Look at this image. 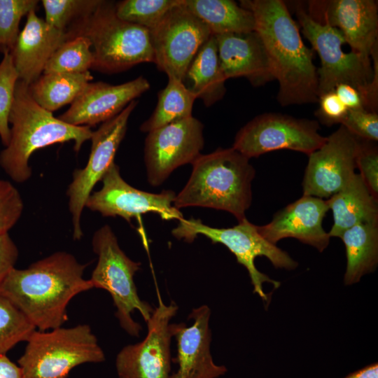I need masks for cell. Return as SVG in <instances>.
I'll return each mask as SVG.
<instances>
[{"mask_svg": "<svg viewBox=\"0 0 378 378\" xmlns=\"http://www.w3.org/2000/svg\"><path fill=\"white\" fill-rule=\"evenodd\" d=\"M357 138L370 142L378 140V113L366 109L349 110L342 122Z\"/></svg>", "mask_w": 378, "mask_h": 378, "instance_id": "d590c367", "label": "cell"}, {"mask_svg": "<svg viewBox=\"0 0 378 378\" xmlns=\"http://www.w3.org/2000/svg\"><path fill=\"white\" fill-rule=\"evenodd\" d=\"M104 360V352L90 326L79 324L36 330L18 363L24 378H66L78 365Z\"/></svg>", "mask_w": 378, "mask_h": 378, "instance_id": "52a82bcc", "label": "cell"}, {"mask_svg": "<svg viewBox=\"0 0 378 378\" xmlns=\"http://www.w3.org/2000/svg\"><path fill=\"white\" fill-rule=\"evenodd\" d=\"M215 38L226 79L244 77L254 87L274 80L264 45L255 31L216 35Z\"/></svg>", "mask_w": 378, "mask_h": 378, "instance_id": "44dd1931", "label": "cell"}, {"mask_svg": "<svg viewBox=\"0 0 378 378\" xmlns=\"http://www.w3.org/2000/svg\"><path fill=\"white\" fill-rule=\"evenodd\" d=\"M83 36L93 47L92 69L108 74L127 70L141 63H154L149 30L117 17L115 3L100 1L94 13L69 34Z\"/></svg>", "mask_w": 378, "mask_h": 378, "instance_id": "8992f818", "label": "cell"}, {"mask_svg": "<svg viewBox=\"0 0 378 378\" xmlns=\"http://www.w3.org/2000/svg\"><path fill=\"white\" fill-rule=\"evenodd\" d=\"M204 125L191 116L148 133L144 162L150 185L162 184L178 167L191 164L201 155Z\"/></svg>", "mask_w": 378, "mask_h": 378, "instance_id": "4fadbf2b", "label": "cell"}, {"mask_svg": "<svg viewBox=\"0 0 378 378\" xmlns=\"http://www.w3.org/2000/svg\"><path fill=\"white\" fill-rule=\"evenodd\" d=\"M361 139L340 125L317 150L308 155L302 180L303 195L329 198L355 175Z\"/></svg>", "mask_w": 378, "mask_h": 378, "instance_id": "9a60e30c", "label": "cell"}, {"mask_svg": "<svg viewBox=\"0 0 378 378\" xmlns=\"http://www.w3.org/2000/svg\"><path fill=\"white\" fill-rule=\"evenodd\" d=\"M150 87L148 80L141 76L120 85L89 83L58 118L75 126L90 127L103 123L119 114Z\"/></svg>", "mask_w": 378, "mask_h": 378, "instance_id": "ac0fdd59", "label": "cell"}, {"mask_svg": "<svg viewBox=\"0 0 378 378\" xmlns=\"http://www.w3.org/2000/svg\"><path fill=\"white\" fill-rule=\"evenodd\" d=\"M90 47V41L83 36L66 41L48 59L43 74L88 71L93 63Z\"/></svg>", "mask_w": 378, "mask_h": 378, "instance_id": "f1b7e54d", "label": "cell"}, {"mask_svg": "<svg viewBox=\"0 0 378 378\" xmlns=\"http://www.w3.org/2000/svg\"><path fill=\"white\" fill-rule=\"evenodd\" d=\"M346 257L344 284L358 282L375 270L378 263V223H360L346 230L340 237Z\"/></svg>", "mask_w": 378, "mask_h": 378, "instance_id": "d4e9b609", "label": "cell"}, {"mask_svg": "<svg viewBox=\"0 0 378 378\" xmlns=\"http://www.w3.org/2000/svg\"><path fill=\"white\" fill-rule=\"evenodd\" d=\"M370 141L361 140L356 158V168L375 199H378V151Z\"/></svg>", "mask_w": 378, "mask_h": 378, "instance_id": "8d00e7d4", "label": "cell"}, {"mask_svg": "<svg viewBox=\"0 0 378 378\" xmlns=\"http://www.w3.org/2000/svg\"><path fill=\"white\" fill-rule=\"evenodd\" d=\"M329 210L327 200L303 195L277 211L267 224L258 226L259 233L269 242L275 244L284 238H295L323 251L330 237L322 223Z\"/></svg>", "mask_w": 378, "mask_h": 378, "instance_id": "d6986e66", "label": "cell"}, {"mask_svg": "<svg viewBox=\"0 0 378 378\" xmlns=\"http://www.w3.org/2000/svg\"><path fill=\"white\" fill-rule=\"evenodd\" d=\"M249 160L232 147L201 154L192 163L187 183L176 195L174 207H207L227 211L239 222L246 219L255 175Z\"/></svg>", "mask_w": 378, "mask_h": 378, "instance_id": "3957f363", "label": "cell"}, {"mask_svg": "<svg viewBox=\"0 0 378 378\" xmlns=\"http://www.w3.org/2000/svg\"><path fill=\"white\" fill-rule=\"evenodd\" d=\"M226 80L220 68L216 38L211 35L199 49L182 81L209 107L224 97Z\"/></svg>", "mask_w": 378, "mask_h": 378, "instance_id": "cb8c5ba5", "label": "cell"}, {"mask_svg": "<svg viewBox=\"0 0 378 378\" xmlns=\"http://www.w3.org/2000/svg\"><path fill=\"white\" fill-rule=\"evenodd\" d=\"M8 121L10 138L0 153V166L12 180L20 183L31 176L29 160L34 151L69 141L74 142V150L78 151L92 134L89 127L72 125L55 118L33 99L29 85L19 79Z\"/></svg>", "mask_w": 378, "mask_h": 378, "instance_id": "277c9868", "label": "cell"}, {"mask_svg": "<svg viewBox=\"0 0 378 378\" xmlns=\"http://www.w3.org/2000/svg\"><path fill=\"white\" fill-rule=\"evenodd\" d=\"M334 91L348 110L366 109L365 99L355 87L346 83H340L336 86Z\"/></svg>", "mask_w": 378, "mask_h": 378, "instance_id": "ab89813d", "label": "cell"}, {"mask_svg": "<svg viewBox=\"0 0 378 378\" xmlns=\"http://www.w3.org/2000/svg\"><path fill=\"white\" fill-rule=\"evenodd\" d=\"M196 97L183 81L168 78L166 86L159 91L157 105L150 116L140 126L143 132H150L170 123L192 116Z\"/></svg>", "mask_w": 378, "mask_h": 378, "instance_id": "83f0119b", "label": "cell"}, {"mask_svg": "<svg viewBox=\"0 0 378 378\" xmlns=\"http://www.w3.org/2000/svg\"><path fill=\"white\" fill-rule=\"evenodd\" d=\"M23 208L18 189L10 181L0 178V234L8 233L20 218Z\"/></svg>", "mask_w": 378, "mask_h": 378, "instance_id": "e575fe53", "label": "cell"}, {"mask_svg": "<svg viewBox=\"0 0 378 378\" xmlns=\"http://www.w3.org/2000/svg\"><path fill=\"white\" fill-rule=\"evenodd\" d=\"M138 102H131L119 114L102 123L96 131H92V146L85 167L76 169L69 184L66 195L69 209L72 217L73 237L79 240L83 237L81 216L89 196L96 183L114 162L115 155L124 139L129 118Z\"/></svg>", "mask_w": 378, "mask_h": 378, "instance_id": "7c38bea8", "label": "cell"}, {"mask_svg": "<svg viewBox=\"0 0 378 378\" xmlns=\"http://www.w3.org/2000/svg\"><path fill=\"white\" fill-rule=\"evenodd\" d=\"M210 316L211 310L204 304L192 310L189 318L193 323L189 327L172 323L173 336L177 341L178 369L169 378H218L227 372L225 366L214 362L211 354Z\"/></svg>", "mask_w": 378, "mask_h": 378, "instance_id": "ffe728a7", "label": "cell"}, {"mask_svg": "<svg viewBox=\"0 0 378 378\" xmlns=\"http://www.w3.org/2000/svg\"><path fill=\"white\" fill-rule=\"evenodd\" d=\"M305 10L315 22L338 29L351 52L371 59L378 47V3L375 0H311Z\"/></svg>", "mask_w": 378, "mask_h": 378, "instance_id": "e0dca14e", "label": "cell"}, {"mask_svg": "<svg viewBox=\"0 0 378 378\" xmlns=\"http://www.w3.org/2000/svg\"><path fill=\"white\" fill-rule=\"evenodd\" d=\"M34 326L7 298L0 295V356L21 342H27Z\"/></svg>", "mask_w": 378, "mask_h": 378, "instance_id": "1f68e13d", "label": "cell"}, {"mask_svg": "<svg viewBox=\"0 0 378 378\" xmlns=\"http://www.w3.org/2000/svg\"><path fill=\"white\" fill-rule=\"evenodd\" d=\"M184 2L206 24L212 35L255 31L253 13L232 0H184Z\"/></svg>", "mask_w": 378, "mask_h": 378, "instance_id": "484cf974", "label": "cell"}, {"mask_svg": "<svg viewBox=\"0 0 378 378\" xmlns=\"http://www.w3.org/2000/svg\"><path fill=\"white\" fill-rule=\"evenodd\" d=\"M177 310L174 302L166 305L159 297L158 305L146 322L148 332L144 340L124 346L116 356L119 378H169L173 336L170 321Z\"/></svg>", "mask_w": 378, "mask_h": 378, "instance_id": "5bb4252c", "label": "cell"}, {"mask_svg": "<svg viewBox=\"0 0 378 378\" xmlns=\"http://www.w3.org/2000/svg\"><path fill=\"white\" fill-rule=\"evenodd\" d=\"M149 33L154 64L168 78L181 80L199 49L212 35L184 0L170 9Z\"/></svg>", "mask_w": 378, "mask_h": 378, "instance_id": "8fae6325", "label": "cell"}, {"mask_svg": "<svg viewBox=\"0 0 378 378\" xmlns=\"http://www.w3.org/2000/svg\"><path fill=\"white\" fill-rule=\"evenodd\" d=\"M333 216L329 236L340 237L347 229L360 223H378L377 200L362 177L355 174L347 185L327 200Z\"/></svg>", "mask_w": 378, "mask_h": 378, "instance_id": "603a6c76", "label": "cell"}, {"mask_svg": "<svg viewBox=\"0 0 378 378\" xmlns=\"http://www.w3.org/2000/svg\"><path fill=\"white\" fill-rule=\"evenodd\" d=\"M249 10L279 83L276 99L283 106L318 102L314 52L303 42L299 27L281 0H241Z\"/></svg>", "mask_w": 378, "mask_h": 378, "instance_id": "7a4b0ae2", "label": "cell"}, {"mask_svg": "<svg viewBox=\"0 0 378 378\" xmlns=\"http://www.w3.org/2000/svg\"><path fill=\"white\" fill-rule=\"evenodd\" d=\"M27 15L26 24L10 54L19 80L30 85L41 76L48 59L69 40V36L38 17L36 9Z\"/></svg>", "mask_w": 378, "mask_h": 378, "instance_id": "7402d4cb", "label": "cell"}, {"mask_svg": "<svg viewBox=\"0 0 378 378\" xmlns=\"http://www.w3.org/2000/svg\"><path fill=\"white\" fill-rule=\"evenodd\" d=\"M102 187L91 193L85 207L101 214L104 217L119 216L130 223L133 218L146 213L158 214L163 220L183 218V214L174 206L176 193L163 190L151 193L136 189L121 176L115 162L102 179Z\"/></svg>", "mask_w": 378, "mask_h": 378, "instance_id": "2e32d148", "label": "cell"}, {"mask_svg": "<svg viewBox=\"0 0 378 378\" xmlns=\"http://www.w3.org/2000/svg\"><path fill=\"white\" fill-rule=\"evenodd\" d=\"M38 4L36 0H0V52L13 50L21 19L36 9Z\"/></svg>", "mask_w": 378, "mask_h": 378, "instance_id": "d6a6232c", "label": "cell"}, {"mask_svg": "<svg viewBox=\"0 0 378 378\" xmlns=\"http://www.w3.org/2000/svg\"><path fill=\"white\" fill-rule=\"evenodd\" d=\"M88 265L71 253L55 252L25 269L11 270L0 286V295L11 302L34 326L46 331L61 327L66 308L80 293L93 288L83 276Z\"/></svg>", "mask_w": 378, "mask_h": 378, "instance_id": "6da1fadb", "label": "cell"}, {"mask_svg": "<svg viewBox=\"0 0 378 378\" xmlns=\"http://www.w3.org/2000/svg\"><path fill=\"white\" fill-rule=\"evenodd\" d=\"M295 13L302 33L320 57L318 97L333 91L340 83H346L360 91L367 110L377 112L378 51L372 54V59L345 52L342 45L346 42L338 29L315 22L300 6H296Z\"/></svg>", "mask_w": 378, "mask_h": 378, "instance_id": "5b68a950", "label": "cell"}, {"mask_svg": "<svg viewBox=\"0 0 378 378\" xmlns=\"http://www.w3.org/2000/svg\"><path fill=\"white\" fill-rule=\"evenodd\" d=\"M344 378H378V364L370 365L349 374Z\"/></svg>", "mask_w": 378, "mask_h": 378, "instance_id": "b9f144b4", "label": "cell"}, {"mask_svg": "<svg viewBox=\"0 0 378 378\" xmlns=\"http://www.w3.org/2000/svg\"><path fill=\"white\" fill-rule=\"evenodd\" d=\"M318 103V108L315 113L316 116L320 122L327 126L341 124L349 111L334 90L321 95Z\"/></svg>", "mask_w": 378, "mask_h": 378, "instance_id": "74e56055", "label": "cell"}, {"mask_svg": "<svg viewBox=\"0 0 378 378\" xmlns=\"http://www.w3.org/2000/svg\"><path fill=\"white\" fill-rule=\"evenodd\" d=\"M18 79L11 54L6 52L0 62V137L5 146L8 144L10 138L8 119Z\"/></svg>", "mask_w": 378, "mask_h": 378, "instance_id": "836d02e7", "label": "cell"}, {"mask_svg": "<svg viewBox=\"0 0 378 378\" xmlns=\"http://www.w3.org/2000/svg\"><path fill=\"white\" fill-rule=\"evenodd\" d=\"M0 378H24L20 367L6 355L0 356Z\"/></svg>", "mask_w": 378, "mask_h": 378, "instance_id": "60d3db41", "label": "cell"}, {"mask_svg": "<svg viewBox=\"0 0 378 378\" xmlns=\"http://www.w3.org/2000/svg\"><path fill=\"white\" fill-rule=\"evenodd\" d=\"M99 0H43L45 21L69 36L96 10Z\"/></svg>", "mask_w": 378, "mask_h": 378, "instance_id": "f546056e", "label": "cell"}, {"mask_svg": "<svg viewBox=\"0 0 378 378\" xmlns=\"http://www.w3.org/2000/svg\"><path fill=\"white\" fill-rule=\"evenodd\" d=\"M92 246L98 258L90 279L93 288L104 289L111 295L122 328L130 335L139 337L142 328L132 314L137 310L147 322L154 311L141 300L134 281L141 262L132 260L124 253L108 225L94 233Z\"/></svg>", "mask_w": 378, "mask_h": 378, "instance_id": "ba28073f", "label": "cell"}, {"mask_svg": "<svg viewBox=\"0 0 378 378\" xmlns=\"http://www.w3.org/2000/svg\"><path fill=\"white\" fill-rule=\"evenodd\" d=\"M93 79L90 73L43 74L29 85L33 99L44 109L52 112L74 101Z\"/></svg>", "mask_w": 378, "mask_h": 378, "instance_id": "4316f807", "label": "cell"}, {"mask_svg": "<svg viewBox=\"0 0 378 378\" xmlns=\"http://www.w3.org/2000/svg\"><path fill=\"white\" fill-rule=\"evenodd\" d=\"M178 222L172 232L176 239L192 242L198 234H202L213 244L219 243L226 246L235 255L237 262L247 270L253 293L264 301L268 302V295L263 290V283H270L275 288H278L281 283L260 272L255 265V258L266 257L276 268L290 270L298 265L287 252L267 241L259 233L257 225L246 218L227 228L210 227L193 218H183Z\"/></svg>", "mask_w": 378, "mask_h": 378, "instance_id": "9c48e42d", "label": "cell"}, {"mask_svg": "<svg viewBox=\"0 0 378 378\" xmlns=\"http://www.w3.org/2000/svg\"><path fill=\"white\" fill-rule=\"evenodd\" d=\"M182 0H124L115 4L120 19L144 27L148 30L155 27L165 14Z\"/></svg>", "mask_w": 378, "mask_h": 378, "instance_id": "4dcf8cb0", "label": "cell"}, {"mask_svg": "<svg viewBox=\"0 0 378 378\" xmlns=\"http://www.w3.org/2000/svg\"><path fill=\"white\" fill-rule=\"evenodd\" d=\"M19 251L8 233L0 234V286L15 268Z\"/></svg>", "mask_w": 378, "mask_h": 378, "instance_id": "f35d334b", "label": "cell"}, {"mask_svg": "<svg viewBox=\"0 0 378 378\" xmlns=\"http://www.w3.org/2000/svg\"><path fill=\"white\" fill-rule=\"evenodd\" d=\"M319 130L316 120L264 113L237 132L232 148L248 159L277 150H291L309 155L326 139Z\"/></svg>", "mask_w": 378, "mask_h": 378, "instance_id": "30bf717a", "label": "cell"}]
</instances>
